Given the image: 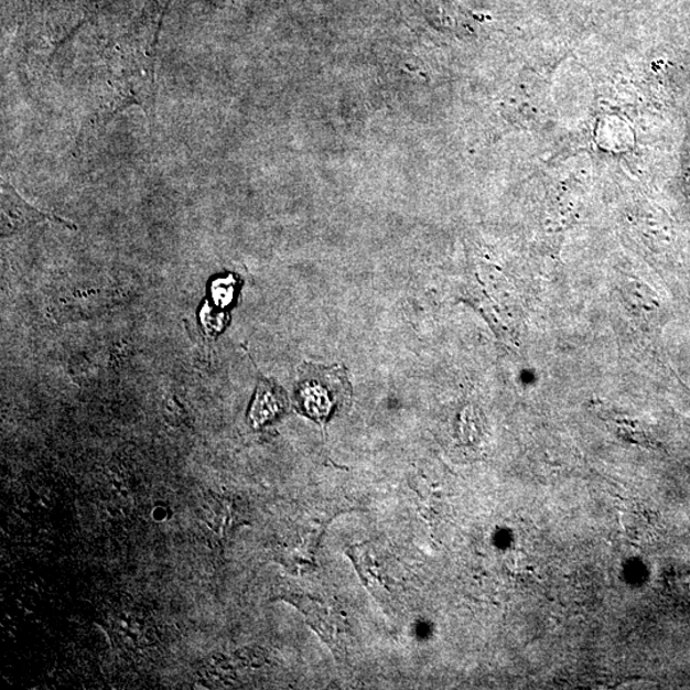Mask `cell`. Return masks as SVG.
<instances>
[{
  "instance_id": "obj_3",
  "label": "cell",
  "mask_w": 690,
  "mask_h": 690,
  "mask_svg": "<svg viewBox=\"0 0 690 690\" xmlns=\"http://www.w3.org/2000/svg\"><path fill=\"white\" fill-rule=\"evenodd\" d=\"M284 392L277 385L262 379L259 384L258 395L250 411V420L254 427H261L283 411Z\"/></svg>"
},
{
  "instance_id": "obj_2",
  "label": "cell",
  "mask_w": 690,
  "mask_h": 690,
  "mask_svg": "<svg viewBox=\"0 0 690 690\" xmlns=\"http://www.w3.org/2000/svg\"><path fill=\"white\" fill-rule=\"evenodd\" d=\"M45 220L58 222L69 228H76L72 224L57 218V216L39 212L37 208L30 206L23 202L10 183L2 182L3 237L14 235V233L28 229Z\"/></svg>"
},
{
  "instance_id": "obj_1",
  "label": "cell",
  "mask_w": 690,
  "mask_h": 690,
  "mask_svg": "<svg viewBox=\"0 0 690 690\" xmlns=\"http://www.w3.org/2000/svg\"><path fill=\"white\" fill-rule=\"evenodd\" d=\"M351 398V385L342 367L304 365L297 385V400L312 419H327Z\"/></svg>"
},
{
  "instance_id": "obj_4",
  "label": "cell",
  "mask_w": 690,
  "mask_h": 690,
  "mask_svg": "<svg viewBox=\"0 0 690 690\" xmlns=\"http://www.w3.org/2000/svg\"><path fill=\"white\" fill-rule=\"evenodd\" d=\"M299 605L304 613L310 616L312 625L314 628L323 636L326 644L334 646L335 651H341L339 640L341 634L338 628H336L335 617L328 616L326 610L323 606H320L316 601H312L309 603L308 599H300Z\"/></svg>"
}]
</instances>
